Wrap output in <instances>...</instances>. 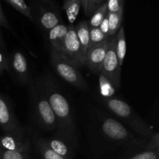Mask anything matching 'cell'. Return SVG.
Returning <instances> with one entry per match:
<instances>
[{
  "mask_svg": "<svg viewBox=\"0 0 159 159\" xmlns=\"http://www.w3.org/2000/svg\"><path fill=\"white\" fill-rule=\"evenodd\" d=\"M0 127L4 133H11L22 128L7 99L0 93Z\"/></svg>",
  "mask_w": 159,
  "mask_h": 159,
  "instance_id": "8fae6325",
  "label": "cell"
},
{
  "mask_svg": "<svg viewBox=\"0 0 159 159\" xmlns=\"http://www.w3.org/2000/svg\"><path fill=\"white\" fill-rule=\"evenodd\" d=\"M127 152L119 159H158L159 149L157 150H140L127 149Z\"/></svg>",
  "mask_w": 159,
  "mask_h": 159,
  "instance_id": "ac0fdd59",
  "label": "cell"
},
{
  "mask_svg": "<svg viewBox=\"0 0 159 159\" xmlns=\"http://www.w3.org/2000/svg\"><path fill=\"white\" fill-rule=\"evenodd\" d=\"M32 141L42 159H66L59 155L52 150L47 144L45 138H42L38 134L34 135L32 138Z\"/></svg>",
  "mask_w": 159,
  "mask_h": 159,
  "instance_id": "5bb4252c",
  "label": "cell"
},
{
  "mask_svg": "<svg viewBox=\"0 0 159 159\" xmlns=\"http://www.w3.org/2000/svg\"><path fill=\"white\" fill-rule=\"evenodd\" d=\"M116 54L119 65L122 68L127 53V43H126L125 32L124 26H121L116 34Z\"/></svg>",
  "mask_w": 159,
  "mask_h": 159,
  "instance_id": "e0dca14e",
  "label": "cell"
},
{
  "mask_svg": "<svg viewBox=\"0 0 159 159\" xmlns=\"http://www.w3.org/2000/svg\"><path fill=\"white\" fill-rule=\"evenodd\" d=\"M108 14V13H107ZM99 30H100L101 32L102 33V34H104V35L106 36V37H109V26H108V16L105 17V19H104L103 20H102V22L101 23L100 26H99Z\"/></svg>",
  "mask_w": 159,
  "mask_h": 159,
  "instance_id": "f546056e",
  "label": "cell"
},
{
  "mask_svg": "<svg viewBox=\"0 0 159 159\" xmlns=\"http://www.w3.org/2000/svg\"><path fill=\"white\" fill-rule=\"evenodd\" d=\"M64 11L67 15L68 20L71 24L75 21L79 13L81 8L80 0H67L63 3Z\"/></svg>",
  "mask_w": 159,
  "mask_h": 159,
  "instance_id": "d6986e66",
  "label": "cell"
},
{
  "mask_svg": "<svg viewBox=\"0 0 159 159\" xmlns=\"http://www.w3.org/2000/svg\"><path fill=\"white\" fill-rule=\"evenodd\" d=\"M124 0H108L107 1V11L110 13H116L124 10Z\"/></svg>",
  "mask_w": 159,
  "mask_h": 159,
  "instance_id": "83f0119b",
  "label": "cell"
},
{
  "mask_svg": "<svg viewBox=\"0 0 159 159\" xmlns=\"http://www.w3.org/2000/svg\"><path fill=\"white\" fill-rule=\"evenodd\" d=\"M48 145L54 152L66 159H72V146L59 138L45 139Z\"/></svg>",
  "mask_w": 159,
  "mask_h": 159,
  "instance_id": "9a60e30c",
  "label": "cell"
},
{
  "mask_svg": "<svg viewBox=\"0 0 159 159\" xmlns=\"http://www.w3.org/2000/svg\"><path fill=\"white\" fill-rule=\"evenodd\" d=\"M0 159H31L29 153L12 152L0 148Z\"/></svg>",
  "mask_w": 159,
  "mask_h": 159,
  "instance_id": "4316f807",
  "label": "cell"
},
{
  "mask_svg": "<svg viewBox=\"0 0 159 159\" xmlns=\"http://www.w3.org/2000/svg\"><path fill=\"white\" fill-rule=\"evenodd\" d=\"M32 138L28 130L22 127L20 130L11 133H4L0 136V148L12 152L29 153Z\"/></svg>",
  "mask_w": 159,
  "mask_h": 159,
  "instance_id": "52a82bcc",
  "label": "cell"
},
{
  "mask_svg": "<svg viewBox=\"0 0 159 159\" xmlns=\"http://www.w3.org/2000/svg\"><path fill=\"white\" fill-rule=\"evenodd\" d=\"M100 99L115 116L128 125L138 138L150 139L155 133L131 107L124 100L114 97H102Z\"/></svg>",
  "mask_w": 159,
  "mask_h": 159,
  "instance_id": "7a4b0ae2",
  "label": "cell"
},
{
  "mask_svg": "<svg viewBox=\"0 0 159 159\" xmlns=\"http://www.w3.org/2000/svg\"><path fill=\"white\" fill-rule=\"evenodd\" d=\"M81 7H82L84 13L87 16L91 17L104 3L102 0H80Z\"/></svg>",
  "mask_w": 159,
  "mask_h": 159,
  "instance_id": "cb8c5ba5",
  "label": "cell"
},
{
  "mask_svg": "<svg viewBox=\"0 0 159 159\" xmlns=\"http://www.w3.org/2000/svg\"><path fill=\"white\" fill-rule=\"evenodd\" d=\"M116 35L110 37V44L106 53L105 58L102 62L101 71L107 76L112 82L116 89H118L120 85L121 67L119 65L116 54Z\"/></svg>",
  "mask_w": 159,
  "mask_h": 159,
  "instance_id": "ba28073f",
  "label": "cell"
},
{
  "mask_svg": "<svg viewBox=\"0 0 159 159\" xmlns=\"http://www.w3.org/2000/svg\"><path fill=\"white\" fill-rule=\"evenodd\" d=\"M2 27L6 28V29L9 30L10 32H12L14 35H16V34L14 33V31L12 30V28H11L10 25L8 23L7 20H6V16H5L4 12H3L2 9L1 5H0V50H1L2 51H3L4 53L8 54L7 49H6V43H5L4 37H3L2 32Z\"/></svg>",
  "mask_w": 159,
  "mask_h": 159,
  "instance_id": "484cf974",
  "label": "cell"
},
{
  "mask_svg": "<svg viewBox=\"0 0 159 159\" xmlns=\"http://www.w3.org/2000/svg\"><path fill=\"white\" fill-rule=\"evenodd\" d=\"M51 63L54 71L65 82L79 89L85 90L88 88L79 67L63 54L51 50Z\"/></svg>",
  "mask_w": 159,
  "mask_h": 159,
  "instance_id": "5b68a950",
  "label": "cell"
},
{
  "mask_svg": "<svg viewBox=\"0 0 159 159\" xmlns=\"http://www.w3.org/2000/svg\"><path fill=\"white\" fill-rule=\"evenodd\" d=\"M67 33H68V26L64 23H60L48 32V39L51 50L60 53L62 52V47Z\"/></svg>",
  "mask_w": 159,
  "mask_h": 159,
  "instance_id": "4fadbf2b",
  "label": "cell"
},
{
  "mask_svg": "<svg viewBox=\"0 0 159 159\" xmlns=\"http://www.w3.org/2000/svg\"><path fill=\"white\" fill-rule=\"evenodd\" d=\"M30 102L37 125L44 131L56 130V120L39 82L30 85Z\"/></svg>",
  "mask_w": 159,
  "mask_h": 159,
  "instance_id": "3957f363",
  "label": "cell"
},
{
  "mask_svg": "<svg viewBox=\"0 0 159 159\" xmlns=\"http://www.w3.org/2000/svg\"><path fill=\"white\" fill-rule=\"evenodd\" d=\"M100 133L103 140L113 146H124L127 149L138 138L124 124L110 116H103L101 119Z\"/></svg>",
  "mask_w": 159,
  "mask_h": 159,
  "instance_id": "277c9868",
  "label": "cell"
},
{
  "mask_svg": "<svg viewBox=\"0 0 159 159\" xmlns=\"http://www.w3.org/2000/svg\"><path fill=\"white\" fill-rule=\"evenodd\" d=\"M54 2L50 1L39 2L36 5L35 13H33L34 23L36 21L39 26L45 31L51 30L61 23V17Z\"/></svg>",
  "mask_w": 159,
  "mask_h": 159,
  "instance_id": "8992f818",
  "label": "cell"
},
{
  "mask_svg": "<svg viewBox=\"0 0 159 159\" xmlns=\"http://www.w3.org/2000/svg\"><path fill=\"white\" fill-rule=\"evenodd\" d=\"M9 71V54L0 50V75L4 71Z\"/></svg>",
  "mask_w": 159,
  "mask_h": 159,
  "instance_id": "f1b7e54d",
  "label": "cell"
},
{
  "mask_svg": "<svg viewBox=\"0 0 159 159\" xmlns=\"http://www.w3.org/2000/svg\"><path fill=\"white\" fill-rule=\"evenodd\" d=\"M38 82L54 113L57 138L74 146L76 144L75 124L68 99L52 77L45 75Z\"/></svg>",
  "mask_w": 159,
  "mask_h": 159,
  "instance_id": "6da1fadb",
  "label": "cell"
},
{
  "mask_svg": "<svg viewBox=\"0 0 159 159\" xmlns=\"http://www.w3.org/2000/svg\"><path fill=\"white\" fill-rule=\"evenodd\" d=\"M110 37L103 43L89 48L85 57V65L95 74H99L102 69V62L110 44Z\"/></svg>",
  "mask_w": 159,
  "mask_h": 159,
  "instance_id": "7c38bea8",
  "label": "cell"
},
{
  "mask_svg": "<svg viewBox=\"0 0 159 159\" xmlns=\"http://www.w3.org/2000/svg\"><path fill=\"white\" fill-rule=\"evenodd\" d=\"M9 71L14 75L21 84L26 85L30 82L29 67L24 54L20 51H14L9 54Z\"/></svg>",
  "mask_w": 159,
  "mask_h": 159,
  "instance_id": "30bf717a",
  "label": "cell"
},
{
  "mask_svg": "<svg viewBox=\"0 0 159 159\" xmlns=\"http://www.w3.org/2000/svg\"><path fill=\"white\" fill-rule=\"evenodd\" d=\"M5 2L10 6H12V8H14L16 10L23 14L30 21L34 23L32 8L29 5L26 4V2H24L23 0H5Z\"/></svg>",
  "mask_w": 159,
  "mask_h": 159,
  "instance_id": "44dd1931",
  "label": "cell"
},
{
  "mask_svg": "<svg viewBox=\"0 0 159 159\" xmlns=\"http://www.w3.org/2000/svg\"><path fill=\"white\" fill-rule=\"evenodd\" d=\"M99 89L101 95L103 98H112L116 93V89L114 88L112 82L109 80L108 78L100 71L99 78Z\"/></svg>",
  "mask_w": 159,
  "mask_h": 159,
  "instance_id": "7402d4cb",
  "label": "cell"
},
{
  "mask_svg": "<svg viewBox=\"0 0 159 159\" xmlns=\"http://www.w3.org/2000/svg\"><path fill=\"white\" fill-rule=\"evenodd\" d=\"M124 10H121L116 13L108 12V26H109V37H112L116 35V33L121 27L123 21Z\"/></svg>",
  "mask_w": 159,
  "mask_h": 159,
  "instance_id": "ffe728a7",
  "label": "cell"
},
{
  "mask_svg": "<svg viewBox=\"0 0 159 159\" xmlns=\"http://www.w3.org/2000/svg\"><path fill=\"white\" fill-rule=\"evenodd\" d=\"M107 13H108V11H107V2H104L103 4L101 5V6L97 9V11L90 17L89 21L88 22L89 29L99 27L102 20L107 16Z\"/></svg>",
  "mask_w": 159,
  "mask_h": 159,
  "instance_id": "603a6c76",
  "label": "cell"
},
{
  "mask_svg": "<svg viewBox=\"0 0 159 159\" xmlns=\"http://www.w3.org/2000/svg\"><path fill=\"white\" fill-rule=\"evenodd\" d=\"M75 32L78 40L80 43L82 54L86 57L87 51L89 46V27L88 22L83 20L78 23L77 26H75Z\"/></svg>",
  "mask_w": 159,
  "mask_h": 159,
  "instance_id": "2e32d148",
  "label": "cell"
},
{
  "mask_svg": "<svg viewBox=\"0 0 159 159\" xmlns=\"http://www.w3.org/2000/svg\"><path fill=\"white\" fill-rule=\"evenodd\" d=\"M61 54L74 62L79 68L85 65V57L82 54L80 43L76 35L75 26L73 25L68 26V33L64 41Z\"/></svg>",
  "mask_w": 159,
  "mask_h": 159,
  "instance_id": "9c48e42d",
  "label": "cell"
},
{
  "mask_svg": "<svg viewBox=\"0 0 159 159\" xmlns=\"http://www.w3.org/2000/svg\"><path fill=\"white\" fill-rule=\"evenodd\" d=\"M109 37H106L100 31L99 28H91L89 29V48L99 45L103 43Z\"/></svg>",
  "mask_w": 159,
  "mask_h": 159,
  "instance_id": "d4e9b609",
  "label": "cell"
}]
</instances>
